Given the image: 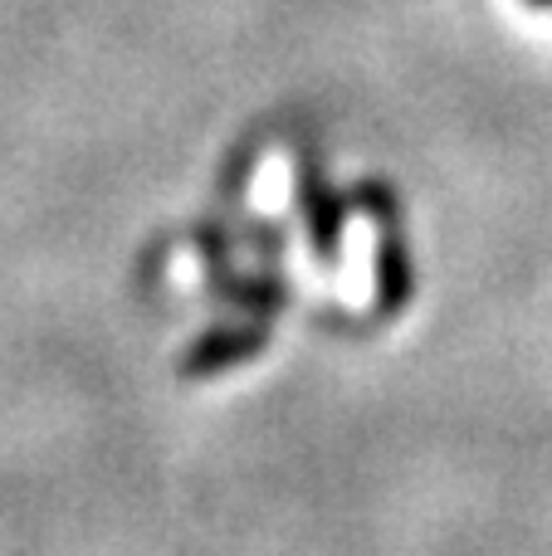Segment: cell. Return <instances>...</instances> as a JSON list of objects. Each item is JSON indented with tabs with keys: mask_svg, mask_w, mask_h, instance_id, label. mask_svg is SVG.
<instances>
[{
	"mask_svg": "<svg viewBox=\"0 0 552 556\" xmlns=\"http://www.w3.org/2000/svg\"><path fill=\"white\" fill-rule=\"evenodd\" d=\"M299 205H303V220H309V235H313V244H318V254L333 260L342 244V220H348L342 195H333L328 186H323V176L303 166L299 172Z\"/></svg>",
	"mask_w": 552,
	"mask_h": 556,
	"instance_id": "cell-2",
	"label": "cell"
},
{
	"mask_svg": "<svg viewBox=\"0 0 552 556\" xmlns=\"http://www.w3.org/2000/svg\"><path fill=\"white\" fill-rule=\"evenodd\" d=\"M264 342H269V327H264V323H250V327H215V332H205L196 346H186L181 376H215V371H225V366H235V362H244V356H254Z\"/></svg>",
	"mask_w": 552,
	"mask_h": 556,
	"instance_id": "cell-1",
	"label": "cell"
},
{
	"mask_svg": "<svg viewBox=\"0 0 552 556\" xmlns=\"http://www.w3.org/2000/svg\"><path fill=\"white\" fill-rule=\"evenodd\" d=\"M534 5H552V0H534Z\"/></svg>",
	"mask_w": 552,
	"mask_h": 556,
	"instance_id": "cell-4",
	"label": "cell"
},
{
	"mask_svg": "<svg viewBox=\"0 0 552 556\" xmlns=\"http://www.w3.org/2000/svg\"><path fill=\"white\" fill-rule=\"evenodd\" d=\"M411 298V260L401 250V235H381V313H397Z\"/></svg>",
	"mask_w": 552,
	"mask_h": 556,
	"instance_id": "cell-3",
	"label": "cell"
}]
</instances>
